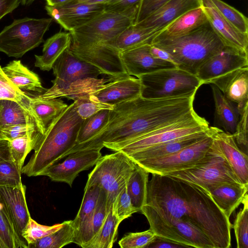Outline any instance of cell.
Returning a JSON list of instances; mask_svg holds the SVG:
<instances>
[{"mask_svg":"<svg viewBox=\"0 0 248 248\" xmlns=\"http://www.w3.org/2000/svg\"><path fill=\"white\" fill-rule=\"evenodd\" d=\"M54 81L67 83L78 79L97 78L102 74L95 66L79 59L66 49L54 62L52 68Z\"/></svg>","mask_w":248,"mask_h":248,"instance_id":"19","label":"cell"},{"mask_svg":"<svg viewBox=\"0 0 248 248\" xmlns=\"http://www.w3.org/2000/svg\"><path fill=\"white\" fill-rule=\"evenodd\" d=\"M248 66V52L225 46L205 61L196 74L202 85L234 70Z\"/></svg>","mask_w":248,"mask_h":248,"instance_id":"16","label":"cell"},{"mask_svg":"<svg viewBox=\"0 0 248 248\" xmlns=\"http://www.w3.org/2000/svg\"><path fill=\"white\" fill-rule=\"evenodd\" d=\"M195 94L161 99L140 96L114 105L106 125L90 140L76 144L67 154L103 147L117 151L131 141L185 117L194 109Z\"/></svg>","mask_w":248,"mask_h":248,"instance_id":"2","label":"cell"},{"mask_svg":"<svg viewBox=\"0 0 248 248\" xmlns=\"http://www.w3.org/2000/svg\"><path fill=\"white\" fill-rule=\"evenodd\" d=\"M211 2L229 22L240 32L248 34V19L242 13L221 0H211Z\"/></svg>","mask_w":248,"mask_h":248,"instance_id":"43","label":"cell"},{"mask_svg":"<svg viewBox=\"0 0 248 248\" xmlns=\"http://www.w3.org/2000/svg\"><path fill=\"white\" fill-rule=\"evenodd\" d=\"M31 104L35 117L36 126L42 135L68 106L59 98L45 100L38 96L31 97Z\"/></svg>","mask_w":248,"mask_h":248,"instance_id":"33","label":"cell"},{"mask_svg":"<svg viewBox=\"0 0 248 248\" xmlns=\"http://www.w3.org/2000/svg\"><path fill=\"white\" fill-rule=\"evenodd\" d=\"M101 188L97 186H85L82 202L72 223L74 228L73 243L86 248L93 239L92 223Z\"/></svg>","mask_w":248,"mask_h":248,"instance_id":"20","label":"cell"},{"mask_svg":"<svg viewBox=\"0 0 248 248\" xmlns=\"http://www.w3.org/2000/svg\"><path fill=\"white\" fill-rule=\"evenodd\" d=\"M207 20L226 46L248 52V34L240 32L219 13L211 0H201Z\"/></svg>","mask_w":248,"mask_h":248,"instance_id":"22","label":"cell"},{"mask_svg":"<svg viewBox=\"0 0 248 248\" xmlns=\"http://www.w3.org/2000/svg\"><path fill=\"white\" fill-rule=\"evenodd\" d=\"M183 247H186L167 238L156 235L154 239L146 246V248H178Z\"/></svg>","mask_w":248,"mask_h":248,"instance_id":"55","label":"cell"},{"mask_svg":"<svg viewBox=\"0 0 248 248\" xmlns=\"http://www.w3.org/2000/svg\"><path fill=\"white\" fill-rule=\"evenodd\" d=\"M248 185L239 182H226L210 187L207 192L224 215L230 219L247 194Z\"/></svg>","mask_w":248,"mask_h":248,"instance_id":"26","label":"cell"},{"mask_svg":"<svg viewBox=\"0 0 248 248\" xmlns=\"http://www.w3.org/2000/svg\"><path fill=\"white\" fill-rule=\"evenodd\" d=\"M137 8L120 13L104 11L70 32L72 44H107L134 24Z\"/></svg>","mask_w":248,"mask_h":248,"instance_id":"9","label":"cell"},{"mask_svg":"<svg viewBox=\"0 0 248 248\" xmlns=\"http://www.w3.org/2000/svg\"><path fill=\"white\" fill-rule=\"evenodd\" d=\"M39 131L35 124L5 126L0 128V140L9 141Z\"/></svg>","mask_w":248,"mask_h":248,"instance_id":"51","label":"cell"},{"mask_svg":"<svg viewBox=\"0 0 248 248\" xmlns=\"http://www.w3.org/2000/svg\"><path fill=\"white\" fill-rule=\"evenodd\" d=\"M208 122L193 109L183 118L143 135L118 151L125 155L209 129Z\"/></svg>","mask_w":248,"mask_h":248,"instance_id":"11","label":"cell"},{"mask_svg":"<svg viewBox=\"0 0 248 248\" xmlns=\"http://www.w3.org/2000/svg\"><path fill=\"white\" fill-rule=\"evenodd\" d=\"M207 22L206 16L201 6L182 14L163 29L154 39L181 36L193 31Z\"/></svg>","mask_w":248,"mask_h":248,"instance_id":"30","label":"cell"},{"mask_svg":"<svg viewBox=\"0 0 248 248\" xmlns=\"http://www.w3.org/2000/svg\"><path fill=\"white\" fill-rule=\"evenodd\" d=\"M2 69L9 79L22 91L42 94L46 90L43 87L38 75L19 60L10 62Z\"/></svg>","mask_w":248,"mask_h":248,"instance_id":"32","label":"cell"},{"mask_svg":"<svg viewBox=\"0 0 248 248\" xmlns=\"http://www.w3.org/2000/svg\"><path fill=\"white\" fill-rule=\"evenodd\" d=\"M210 85L215 107L214 126L222 128L224 132L233 134L240 116L237 106L227 99L217 86L213 84Z\"/></svg>","mask_w":248,"mask_h":248,"instance_id":"29","label":"cell"},{"mask_svg":"<svg viewBox=\"0 0 248 248\" xmlns=\"http://www.w3.org/2000/svg\"><path fill=\"white\" fill-rule=\"evenodd\" d=\"M35 0H21V4L23 5H30Z\"/></svg>","mask_w":248,"mask_h":248,"instance_id":"61","label":"cell"},{"mask_svg":"<svg viewBox=\"0 0 248 248\" xmlns=\"http://www.w3.org/2000/svg\"><path fill=\"white\" fill-rule=\"evenodd\" d=\"M239 119L234 133L232 134L238 147L248 155V105L239 111Z\"/></svg>","mask_w":248,"mask_h":248,"instance_id":"50","label":"cell"},{"mask_svg":"<svg viewBox=\"0 0 248 248\" xmlns=\"http://www.w3.org/2000/svg\"><path fill=\"white\" fill-rule=\"evenodd\" d=\"M156 235L151 229L141 232H129L125 234L118 244L122 248H146Z\"/></svg>","mask_w":248,"mask_h":248,"instance_id":"47","label":"cell"},{"mask_svg":"<svg viewBox=\"0 0 248 248\" xmlns=\"http://www.w3.org/2000/svg\"><path fill=\"white\" fill-rule=\"evenodd\" d=\"M136 163L120 151L102 156L89 174L85 186H97L105 193L110 209L125 187Z\"/></svg>","mask_w":248,"mask_h":248,"instance_id":"5","label":"cell"},{"mask_svg":"<svg viewBox=\"0 0 248 248\" xmlns=\"http://www.w3.org/2000/svg\"><path fill=\"white\" fill-rule=\"evenodd\" d=\"M107 202L106 194L101 189L92 218V230L93 239L100 229L110 209L108 207Z\"/></svg>","mask_w":248,"mask_h":248,"instance_id":"52","label":"cell"},{"mask_svg":"<svg viewBox=\"0 0 248 248\" xmlns=\"http://www.w3.org/2000/svg\"><path fill=\"white\" fill-rule=\"evenodd\" d=\"M81 2L92 3V4H104L108 0H77Z\"/></svg>","mask_w":248,"mask_h":248,"instance_id":"60","label":"cell"},{"mask_svg":"<svg viewBox=\"0 0 248 248\" xmlns=\"http://www.w3.org/2000/svg\"><path fill=\"white\" fill-rule=\"evenodd\" d=\"M151 44H145L120 53L127 74L136 78L162 69L176 67L172 62L154 57L150 51Z\"/></svg>","mask_w":248,"mask_h":248,"instance_id":"18","label":"cell"},{"mask_svg":"<svg viewBox=\"0 0 248 248\" xmlns=\"http://www.w3.org/2000/svg\"><path fill=\"white\" fill-rule=\"evenodd\" d=\"M214 141L219 153L229 164L239 182L248 185V157L237 146L232 134L210 126Z\"/></svg>","mask_w":248,"mask_h":248,"instance_id":"17","label":"cell"},{"mask_svg":"<svg viewBox=\"0 0 248 248\" xmlns=\"http://www.w3.org/2000/svg\"><path fill=\"white\" fill-rule=\"evenodd\" d=\"M210 129L156 145L126 155L134 162L155 159L173 154L191 145L210 133Z\"/></svg>","mask_w":248,"mask_h":248,"instance_id":"28","label":"cell"},{"mask_svg":"<svg viewBox=\"0 0 248 248\" xmlns=\"http://www.w3.org/2000/svg\"><path fill=\"white\" fill-rule=\"evenodd\" d=\"M52 21L51 17L14 20L0 32V52L10 57H22L43 42Z\"/></svg>","mask_w":248,"mask_h":248,"instance_id":"7","label":"cell"},{"mask_svg":"<svg viewBox=\"0 0 248 248\" xmlns=\"http://www.w3.org/2000/svg\"><path fill=\"white\" fill-rule=\"evenodd\" d=\"M141 90L140 80L126 75L112 79L91 94L101 102L114 106L141 96Z\"/></svg>","mask_w":248,"mask_h":248,"instance_id":"21","label":"cell"},{"mask_svg":"<svg viewBox=\"0 0 248 248\" xmlns=\"http://www.w3.org/2000/svg\"><path fill=\"white\" fill-rule=\"evenodd\" d=\"M26 189L23 183L17 186H0V195L21 236V232L31 217L26 202Z\"/></svg>","mask_w":248,"mask_h":248,"instance_id":"27","label":"cell"},{"mask_svg":"<svg viewBox=\"0 0 248 248\" xmlns=\"http://www.w3.org/2000/svg\"><path fill=\"white\" fill-rule=\"evenodd\" d=\"M229 100L237 103L238 111L248 105V66L238 68L210 81Z\"/></svg>","mask_w":248,"mask_h":248,"instance_id":"23","label":"cell"},{"mask_svg":"<svg viewBox=\"0 0 248 248\" xmlns=\"http://www.w3.org/2000/svg\"><path fill=\"white\" fill-rule=\"evenodd\" d=\"M113 79L111 77L108 78H87L67 83L52 80V86L38 97L45 100L64 97L74 101L79 97L92 94Z\"/></svg>","mask_w":248,"mask_h":248,"instance_id":"24","label":"cell"},{"mask_svg":"<svg viewBox=\"0 0 248 248\" xmlns=\"http://www.w3.org/2000/svg\"><path fill=\"white\" fill-rule=\"evenodd\" d=\"M150 51L151 55L155 58L173 62L171 56L167 52L151 44L150 45Z\"/></svg>","mask_w":248,"mask_h":248,"instance_id":"57","label":"cell"},{"mask_svg":"<svg viewBox=\"0 0 248 248\" xmlns=\"http://www.w3.org/2000/svg\"><path fill=\"white\" fill-rule=\"evenodd\" d=\"M62 223L58 230L29 245L28 248H61L73 243L75 230L72 220L64 221Z\"/></svg>","mask_w":248,"mask_h":248,"instance_id":"40","label":"cell"},{"mask_svg":"<svg viewBox=\"0 0 248 248\" xmlns=\"http://www.w3.org/2000/svg\"><path fill=\"white\" fill-rule=\"evenodd\" d=\"M201 6V0H169L144 20L134 25L161 31L184 13Z\"/></svg>","mask_w":248,"mask_h":248,"instance_id":"25","label":"cell"},{"mask_svg":"<svg viewBox=\"0 0 248 248\" xmlns=\"http://www.w3.org/2000/svg\"><path fill=\"white\" fill-rule=\"evenodd\" d=\"M146 217L156 235L185 246L196 248H215L208 236L189 222L179 218H166L159 216L150 206L144 204L140 211Z\"/></svg>","mask_w":248,"mask_h":248,"instance_id":"10","label":"cell"},{"mask_svg":"<svg viewBox=\"0 0 248 248\" xmlns=\"http://www.w3.org/2000/svg\"><path fill=\"white\" fill-rule=\"evenodd\" d=\"M120 223L113 213L111 206L100 229L86 248H112L116 240Z\"/></svg>","mask_w":248,"mask_h":248,"instance_id":"38","label":"cell"},{"mask_svg":"<svg viewBox=\"0 0 248 248\" xmlns=\"http://www.w3.org/2000/svg\"><path fill=\"white\" fill-rule=\"evenodd\" d=\"M149 172L136 164L126 185L133 206L138 211L146 203Z\"/></svg>","mask_w":248,"mask_h":248,"instance_id":"35","label":"cell"},{"mask_svg":"<svg viewBox=\"0 0 248 248\" xmlns=\"http://www.w3.org/2000/svg\"><path fill=\"white\" fill-rule=\"evenodd\" d=\"M146 204L166 218H179L202 231L215 248L231 245L232 225L201 186L170 176L152 173Z\"/></svg>","mask_w":248,"mask_h":248,"instance_id":"1","label":"cell"},{"mask_svg":"<svg viewBox=\"0 0 248 248\" xmlns=\"http://www.w3.org/2000/svg\"><path fill=\"white\" fill-rule=\"evenodd\" d=\"M73 104L77 113L83 120L101 110H111L113 108V106L97 100L91 94L77 98Z\"/></svg>","mask_w":248,"mask_h":248,"instance_id":"44","label":"cell"},{"mask_svg":"<svg viewBox=\"0 0 248 248\" xmlns=\"http://www.w3.org/2000/svg\"><path fill=\"white\" fill-rule=\"evenodd\" d=\"M100 151L98 149H90L71 153L63 161L53 164L40 176H46L52 181L64 182L72 186L80 172L95 166L102 156Z\"/></svg>","mask_w":248,"mask_h":248,"instance_id":"14","label":"cell"},{"mask_svg":"<svg viewBox=\"0 0 248 248\" xmlns=\"http://www.w3.org/2000/svg\"><path fill=\"white\" fill-rule=\"evenodd\" d=\"M45 9L53 20L65 31L71 32L104 12L105 5L71 0L61 5L46 4Z\"/></svg>","mask_w":248,"mask_h":248,"instance_id":"15","label":"cell"},{"mask_svg":"<svg viewBox=\"0 0 248 248\" xmlns=\"http://www.w3.org/2000/svg\"><path fill=\"white\" fill-rule=\"evenodd\" d=\"M141 0H108L105 11L123 13L137 8Z\"/></svg>","mask_w":248,"mask_h":248,"instance_id":"54","label":"cell"},{"mask_svg":"<svg viewBox=\"0 0 248 248\" xmlns=\"http://www.w3.org/2000/svg\"><path fill=\"white\" fill-rule=\"evenodd\" d=\"M213 141L210 130L207 135L173 154L135 163L151 174H162L182 170L194 165L203 158L211 147Z\"/></svg>","mask_w":248,"mask_h":248,"instance_id":"12","label":"cell"},{"mask_svg":"<svg viewBox=\"0 0 248 248\" xmlns=\"http://www.w3.org/2000/svg\"><path fill=\"white\" fill-rule=\"evenodd\" d=\"M113 213L121 222L138 212L133 206L125 187L119 193L112 205Z\"/></svg>","mask_w":248,"mask_h":248,"instance_id":"49","label":"cell"},{"mask_svg":"<svg viewBox=\"0 0 248 248\" xmlns=\"http://www.w3.org/2000/svg\"><path fill=\"white\" fill-rule=\"evenodd\" d=\"M110 110H101L84 119L78 131L76 144L90 140L99 133L108 124Z\"/></svg>","mask_w":248,"mask_h":248,"instance_id":"42","label":"cell"},{"mask_svg":"<svg viewBox=\"0 0 248 248\" xmlns=\"http://www.w3.org/2000/svg\"><path fill=\"white\" fill-rule=\"evenodd\" d=\"M142 85L141 96L147 99H161L196 93L202 85L195 75L178 68L162 69L139 76Z\"/></svg>","mask_w":248,"mask_h":248,"instance_id":"6","label":"cell"},{"mask_svg":"<svg viewBox=\"0 0 248 248\" xmlns=\"http://www.w3.org/2000/svg\"><path fill=\"white\" fill-rule=\"evenodd\" d=\"M35 124L32 118L17 103L0 100V128L12 125Z\"/></svg>","mask_w":248,"mask_h":248,"instance_id":"41","label":"cell"},{"mask_svg":"<svg viewBox=\"0 0 248 248\" xmlns=\"http://www.w3.org/2000/svg\"><path fill=\"white\" fill-rule=\"evenodd\" d=\"M160 31L133 24L106 45L120 53L145 44H151L154 37Z\"/></svg>","mask_w":248,"mask_h":248,"instance_id":"34","label":"cell"},{"mask_svg":"<svg viewBox=\"0 0 248 248\" xmlns=\"http://www.w3.org/2000/svg\"><path fill=\"white\" fill-rule=\"evenodd\" d=\"M83 121L73 103L68 105L40 137L21 173L30 177L40 176L46 169L65 157L77 144Z\"/></svg>","mask_w":248,"mask_h":248,"instance_id":"3","label":"cell"},{"mask_svg":"<svg viewBox=\"0 0 248 248\" xmlns=\"http://www.w3.org/2000/svg\"><path fill=\"white\" fill-rule=\"evenodd\" d=\"M42 135L36 132L8 141L10 159L21 171L26 156L34 149Z\"/></svg>","mask_w":248,"mask_h":248,"instance_id":"39","label":"cell"},{"mask_svg":"<svg viewBox=\"0 0 248 248\" xmlns=\"http://www.w3.org/2000/svg\"><path fill=\"white\" fill-rule=\"evenodd\" d=\"M61 223L52 226L40 224L33 219L31 217L21 232V236L29 245L31 244L37 240L49 235L58 230L62 226Z\"/></svg>","mask_w":248,"mask_h":248,"instance_id":"46","label":"cell"},{"mask_svg":"<svg viewBox=\"0 0 248 248\" xmlns=\"http://www.w3.org/2000/svg\"><path fill=\"white\" fill-rule=\"evenodd\" d=\"M169 0H141L137 7L133 25L144 20Z\"/></svg>","mask_w":248,"mask_h":248,"instance_id":"53","label":"cell"},{"mask_svg":"<svg viewBox=\"0 0 248 248\" xmlns=\"http://www.w3.org/2000/svg\"><path fill=\"white\" fill-rule=\"evenodd\" d=\"M0 239L6 248H27L28 244L18 232L12 217L0 195Z\"/></svg>","mask_w":248,"mask_h":248,"instance_id":"36","label":"cell"},{"mask_svg":"<svg viewBox=\"0 0 248 248\" xmlns=\"http://www.w3.org/2000/svg\"><path fill=\"white\" fill-rule=\"evenodd\" d=\"M21 173L11 159L0 161V186L21 185L22 184Z\"/></svg>","mask_w":248,"mask_h":248,"instance_id":"48","label":"cell"},{"mask_svg":"<svg viewBox=\"0 0 248 248\" xmlns=\"http://www.w3.org/2000/svg\"><path fill=\"white\" fill-rule=\"evenodd\" d=\"M243 208L236 216L232 227L237 248H248V195L246 194L242 202Z\"/></svg>","mask_w":248,"mask_h":248,"instance_id":"45","label":"cell"},{"mask_svg":"<svg viewBox=\"0 0 248 248\" xmlns=\"http://www.w3.org/2000/svg\"><path fill=\"white\" fill-rule=\"evenodd\" d=\"M21 2V0H0V19L13 12Z\"/></svg>","mask_w":248,"mask_h":248,"instance_id":"56","label":"cell"},{"mask_svg":"<svg viewBox=\"0 0 248 248\" xmlns=\"http://www.w3.org/2000/svg\"><path fill=\"white\" fill-rule=\"evenodd\" d=\"M70 50L79 59L97 67L102 74L114 78L128 75L121 59L120 53L106 44L71 43Z\"/></svg>","mask_w":248,"mask_h":248,"instance_id":"13","label":"cell"},{"mask_svg":"<svg viewBox=\"0 0 248 248\" xmlns=\"http://www.w3.org/2000/svg\"><path fill=\"white\" fill-rule=\"evenodd\" d=\"M151 45L167 52L177 68L195 76L205 61L226 46L208 21L181 36L154 39Z\"/></svg>","mask_w":248,"mask_h":248,"instance_id":"4","label":"cell"},{"mask_svg":"<svg viewBox=\"0 0 248 248\" xmlns=\"http://www.w3.org/2000/svg\"><path fill=\"white\" fill-rule=\"evenodd\" d=\"M0 248H6L5 246L0 239Z\"/></svg>","mask_w":248,"mask_h":248,"instance_id":"62","label":"cell"},{"mask_svg":"<svg viewBox=\"0 0 248 248\" xmlns=\"http://www.w3.org/2000/svg\"><path fill=\"white\" fill-rule=\"evenodd\" d=\"M71 42L70 32L56 33L45 42L42 55H35L34 66L42 71H50L60 56L70 47Z\"/></svg>","mask_w":248,"mask_h":248,"instance_id":"31","label":"cell"},{"mask_svg":"<svg viewBox=\"0 0 248 248\" xmlns=\"http://www.w3.org/2000/svg\"><path fill=\"white\" fill-rule=\"evenodd\" d=\"M8 100L18 104L32 118L36 124L35 115L31 107V97L17 87L6 76L0 65V100Z\"/></svg>","mask_w":248,"mask_h":248,"instance_id":"37","label":"cell"},{"mask_svg":"<svg viewBox=\"0 0 248 248\" xmlns=\"http://www.w3.org/2000/svg\"><path fill=\"white\" fill-rule=\"evenodd\" d=\"M46 5L50 6H57L65 4L71 0H45Z\"/></svg>","mask_w":248,"mask_h":248,"instance_id":"59","label":"cell"},{"mask_svg":"<svg viewBox=\"0 0 248 248\" xmlns=\"http://www.w3.org/2000/svg\"><path fill=\"white\" fill-rule=\"evenodd\" d=\"M162 174L195 184L207 192L210 187L221 183H240L229 164L219 153L214 139L206 154L196 164L182 170Z\"/></svg>","mask_w":248,"mask_h":248,"instance_id":"8","label":"cell"},{"mask_svg":"<svg viewBox=\"0 0 248 248\" xmlns=\"http://www.w3.org/2000/svg\"><path fill=\"white\" fill-rule=\"evenodd\" d=\"M10 159L9 143L6 140H0V161Z\"/></svg>","mask_w":248,"mask_h":248,"instance_id":"58","label":"cell"}]
</instances>
